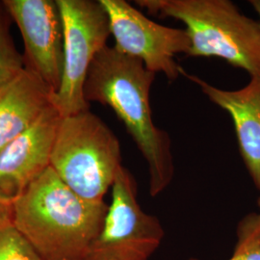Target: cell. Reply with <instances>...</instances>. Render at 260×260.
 Instances as JSON below:
<instances>
[{
  "label": "cell",
  "instance_id": "17",
  "mask_svg": "<svg viewBox=\"0 0 260 260\" xmlns=\"http://www.w3.org/2000/svg\"><path fill=\"white\" fill-rule=\"evenodd\" d=\"M257 205H258V207L260 208V198L258 199V201H257Z\"/></svg>",
  "mask_w": 260,
  "mask_h": 260
},
{
  "label": "cell",
  "instance_id": "14",
  "mask_svg": "<svg viewBox=\"0 0 260 260\" xmlns=\"http://www.w3.org/2000/svg\"><path fill=\"white\" fill-rule=\"evenodd\" d=\"M0 260H43L15 225L0 231Z\"/></svg>",
  "mask_w": 260,
  "mask_h": 260
},
{
  "label": "cell",
  "instance_id": "3",
  "mask_svg": "<svg viewBox=\"0 0 260 260\" xmlns=\"http://www.w3.org/2000/svg\"><path fill=\"white\" fill-rule=\"evenodd\" d=\"M151 15L182 21L190 57H217L260 77V20L243 15L229 0H138Z\"/></svg>",
  "mask_w": 260,
  "mask_h": 260
},
{
  "label": "cell",
  "instance_id": "11",
  "mask_svg": "<svg viewBox=\"0 0 260 260\" xmlns=\"http://www.w3.org/2000/svg\"><path fill=\"white\" fill-rule=\"evenodd\" d=\"M53 91L24 69L0 89V149L31 127L52 104Z\"/></svg>",
  "mask_w": 260,
  "mask_h": 260
},
{
  "label": "cell",
  "instance_id": "2",
  "mask_svg": "<svg viewBox=\"0 0 260 260\" xmlns=\"http://www.w3.org/2000/svg\"><path fill=\"white\" fill-rule=\"evenodd\" d=\"M13 224L43 260H84L108 211L84 200L49 167L13 200Z\"/></svg>",
  "mask_w": 260,
  "mask_h": 260
},
{
  "label": "cell",
  "instance_id": "5",
  "mask_svg": "<svg viewBox=\"0 0 260 260\" xmlns=\"http://www.w3.org/2000/svg\"><path fill=\"white\" fill-rule=\"evenodd\" d=\"M64 27V70L51 103L62 117L90 109L84 84L93 59L111 35L108 15L101 1L57 0Z\"/></svg>",
  "mask_w": 260,
  "mask_h": 260
},
{
  "label": "cell",
  "instance_id": "7",
  "mask_svg": "<svg viewBox=\"0 0 260 260\" xmlns=\"http://www.w3.org/2000/svg\"><path fill=\"white\" fill-rule=\"evenodd\" d=\"M100 1L108 15L117 50L141 60L149 72L162 73L170 81L181 75L183 69L175 56L190 51L191 40L185 29L156 23L124 0Z\"/></svg>",
  "mask_w": 260,
  "mask_h": 260
},
{
  "label": "cell",
  "instance_id": "1",
  "mask_svg": "<svg viewBox=\"0 0 260 260\" xmlns=\"http://www.w3.org/2000/svg\"><path fill=\"white\" fill-rule=\"evenodd\" d=\"M154 79L155 74L141 60L106 46L93 59L84 84L85 100L109 106L143 154L151 197L162 193L175 174L171 138L151 116L149 93Z\"/></svg>",
  "mask_w": 260,
  "mask_h": 260
},
{
  "label": "cell",
  "instance_id": "8",
  "mask_svg": "<svg viewBox=\"0 0 260 260\" xmlns=\"http://www.w3.org/2000/svg\"><path fill=\"white\" fill-rule=\"evenodd\" d=\"M3 3L23 39L24 67L55 93L64 70V27L57 0H4Z\"/></svg>",
  "mask_w": 260,
  "mask_h": 260
},
{
  "label": "cell",
  "instance_id": "16",
  "mask_svg": "<svg viewBox=\"0 0 260 260\" xmlns=\"http://www.w3.org/2000/svg\"><path fill=\"white\" fill-rule=\"evenodd\" d=\"M251 6L253 7L254 11L257 13V15L259 16L260 19V0H251L250 1Z\"/></svg>",
  "mask_w": 260,
  "mask_h": 260
},
{
  "label": "cell",
  "instance_id": "13",
  "mask_svg": "<svg viewBox=\"0 0 260 260\" xmlns=\"http://www.w3.org/2000/svg\"><path fill=\"white\" fill-rule=\"evenodd\" d=\"M237 236L233 256L228 260H260V213L249 214L242 219Z\"/></svg>",
  "mask_w": 260,
  "mask_h": 260
},
{
  "label": "cell",
  "instance_id": "6",
  "mask_svg": "<svg viewBox=\"0 0 260 260\" xmlns=\"http://www.w3.org/2000/svg\"><path fill=\"white\" fill-rule=\"evenodd\" d=\"M111 189L103 229L84 260H149L164 238L161 223L140 206L135 179L126 168L119 169Z\"/></svg>",
  "mask_w": 260,
  "mask_h": 260
},
{
  "label": "cell",
  "instance_id": "12",
  "mask_svg": "<svg viewBox=\"0 0 260 260\" xmlns=\"http://www.w3.org/2000/svg\"><path fill=\"white\" fill-rule=\"evenodd\" d=\"M13 19L3 1H0V89L24 69V59L11 36Z\"/></svg>",
  "mask_w": 260,
  "mask_h": 260
},
{
  "label": "cell",
  "instance_id": "10",
  "mask_svg": "<svg viewBox=\"0 0 260 260\" xmlns=\"http://www.w3.org/2000/svg\"><path fill=\"white\" fill-rule=\"evenodd\" d=\"M181 75L195 82L202 92L233 119L239 150L251 179L260 192V77H251L244 88L226 91L196 75Z\"/></svg>",
  "mask_w": 260,
  "mask_h": 260
},
{
  "label": "cell",
  "instance_id": "9",
  "mask_svg": "<svg viewBox=\"0 0 260 260\" xmlns=\"http://www.w3.org/2000/svg\"><path fill=\"white\" fill-rule=\"evenodd\" d=\"M61 119L51 104L31 127L0 149L1 193L14 200L50 167Z\"/></svg>",
  "mask_w": 260,
  "mask_h": 260
},
{
  "label": "cell",
  "instance_id": "4",
  "mask_svg": "<svg viewBox=\"0 0 260 260\" xmlns=\"http://www.w3.org/2000/svg\"><path fill=\"white\" fill-rule=\"evenodd\" d=\"M120 142L90 109L62 117L50 168L84 200L101 203L121 167Z\"/></svg>",
  "mask_w": 260,
  "mask_h": 260
},
{
  "label": "cell",
  "instance_id": "15",
  "mask_svg": "<svg viewBox=\"0 0 260 260\" xmlns=\"http://www.w3.org/2000/svg\"><path fill=\"white\" fill-rule=\"evenodd\" d=\"M13 199L0 192V231L13 225Z\"/></svg>",
  "mask_w": 260,
  "mask_h": 260
}]
</instances>
